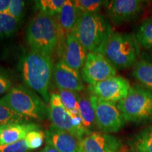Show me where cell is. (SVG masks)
<instances>
[{
    "mask_svg": "<svg viewBox=\"0 0 152 152\" xmlns=\"http://www.w3.org/2000/svg\"><path fill=\"white\" fill-rule=\"evenodd\" d=\"M106 14L114 24H121L133 20L144 8V1L140 0H112L106 4Z\"/></svg>",
    "mask_w": 152,
    "mask_h": 152,
    "instance_id": "30bf717a",
    "label": "cell"
},
{
    "mask_svg": "<svg viewBox=\"0 0 152 152\" xmlns=\"http://www.w3.org/2000/svg\"><path fill=\"white\" fill-rule=\"evenodd\" d=\"M61 48V60L69 67L80 71L84 65L87 52L74 35L73 32L66 33Z\"/></svg>",
    "mask_w": 152,
    "mask_h": 152,
    "instance_id": "4fadbf2b",
    "label": "cell"
},
{
    "mask_svg": "<svg viewBox=\"0 0 152 152\" xmlns=\"http://www.w3.org/2000/svg\"><path fill=\"white\" fill-rule=\"evenodd\" d=\"M24 7L25 1L23 0H11L10 5L5 13L19 23L23 16Z\"/></svg>",
    "mask_w": 152,
    "mask_h": 152,
    "instance_id": "83f0119b",
    "label": "cell"
},
{
    "mask_svg": "<svg viewBox=\"0 0 152 152\" xmlns=\"http://www.w3.org/2000/svg\"><path fill=\"white\" fill-rule=\"evenodd\" d=\"M140 48L135 35L113 32L104 44L100 54L115 69H125L135 65Z\"/></svg>",
    "mask_w": 152,
    "mask_h": 152,
    "instance_id": "277c9868",
    "label": "cell"
},
{
    "mask_svg": "<svg viewBox=\"0 0 152 152\" xmlns=\"http://www.w3.org/2000/svg\"><path fill=\"white\" fill-rule=\"evenodd\" d=\"M118 139L104 132H92L80 142L77 152H121Z\"/></svg>",
    "mask_w": 152,
    "mask_h": 152,
    "instance_id": "8fae6325",
    "label": "cell"
},
{
    "mask_svg": "<svg viewBox=\"0 0 152 152\" xmlns=\"http://www.w3.org/2000/svg\"><path fill=\"white\" fill-rule=\"evenodd\" d=\"M30 120L13 111L0 99V125L13 123H27Z\"/></svg>",
    "mask_w": 152,
    "mask_h": 152,
    "instance_id": "603a6c76",
    "label": "cell"
},
{
    "mask_svg": "<svg viewBox=\"0 0 152 152\" xmlns=\"http://www.w3.org/2000/svg\"><path fill=\"white\" fill-rule=\"evenodd\" d=\"M79 113L82 119L83 126L87 134L92 133L96 125L95 113L91 102L90 95L79 94Z\"/></svg>",
    "mask_w": 152,
    "mask_h": 152,
    "instance_id": "ac0fdd59",
    "label": "cell"
},
{
    "mask_svg": "<svg viewBox=\"0 0 152 152\" xmlns=\"http://www.w3.org/2000/svg\"><path fill=\"white\" fill-rule=\"evenodd\" d=\"M66 2V0H39L35 1V7L39 12L49 16H57Z\"/></svg>",
    "mask_w": 152,
    "mask_h": 152,
    "instance_id": "cb8c5ba5",
    "label": "cell"
},
{
    "mask_svg": "<svg viewBox=\"0 0 152 152\" xmlns=\"http://www.w3.org/2000/svg\"><path fill=\"white\" fill-rule=\"evenodd\" d=\"M130 87L128 80L115 75L95 85H89L88 90L90 94L115 104L126 97Z\"/></svg>",
    "mask_w": 152,
    "mask_h": 152,
    "instance_id": "9c48e42d",
    "label": "cell"
},
{
    "mask_svg": "<svg viewBox=\"0 0 152 152\" xmlns=\"http://www.w3.org/2000/svg\"><path fill=\"white\" fill-rule=\"evenodd\" d=\"M131 152H152V125L143 129L132 138Z\"/></svg>",
    "mask_w": 152,
    "mask_h": 152,
    "instance_id": "d6986e66",
    "label": "cell"
},
{
    "mask_svg": "<svg viewBox=\"0 0 152 152\" xmlns=\"http://www.w3.org/2000/svg\"><path fill=\"white\" fill-rule=\"evenodd\" d=\"M132 75L147 89L152 90V63L139 61L133 67Z\"/></svg>",
    "mask_w": 152,
    "mask_h": 152,
    "instance_id": "ffe728a7",
    "label": "cell"
},
{
    "mask_svg": "<svg viewBox=\"0 0 152 152\" xmlns=\"http://www.w3.org/2000/svg\"><path fill=\"white\" fill-rule=\"evenodd\" d=\"M73 33L87 53H101L113 30L100 14H81Z\"/></svg>",
    "mask_w": 152,
    "mask_h": 152,
    "instance_id": "7a4b0ae2",
    "label": "cell"
},
{
    "mask_svg": "<svg viewBox=\"0 0 152 152\" xmlns=\"http://www.w3.org/2000/svg\"><path fill=\"white\" fill-rule=\"evenodd\" d=\"M90 97L94 110L96 125L102 132H116L123 128L126 121L118 105L92 94H90Z\"/></svg>",
    "mask_w": 152,
    "mask_h": 152,
    "instance_id": "52a82bcc",
    "label": "cell"
},
{
    "mask_svg": "<svg viewBox=\"0 0 152 152\" xmlns=\"http://www.w3.org/2000/svg\"><path fill=\"white\" fill-rule=\"evenodd\" d=\"M126 122L142 123L152 119V91L137 86L130 87L126 97L118 103Z\"/></svg>",
    "mask_w": 152,
    "mask_h": 152,
    "instance_id": "8992f818",
    "label": "cell"
},
{
    "mask_svg": "<svg viewBox=\"0 0 152 152\" xmlns=\"http://www.w3.org/2000/svg\"><path fill=\"white\" fill-rule=\"evenodd\" d=\"M121 152H123V151H121Z\"/></svg>",
    "mask_w": 152,
    "mask_h": 152,
    "instance_id": "836d02e7",
    "label": "cell"
},
{
    "mask_svg": "<svg viewBox=\"0 0 152 152\" xmlns=\"http://www.w3.org/2000/svg\"><path fill=\"white\" fill-rule=\"evenodd\" d=\"M49 118L52 121V125L71 133L78 139L80 142L83 140V137L73 124L71 115L62 105L59 96L56 93H52L50 95Z\"/></svg>",
    "mask_w": 152,
    "mask_h": 152,
    "instance_id": "5bb4252c",
    "label": "cell"
},
{
    "mask_svg": "<svg viewBox=\"0 0 152 152\" xmlns=\"http://www.w3.org/2000/svg\"><path fill=\"white\" fill-rule=\"evenodd\" d=\"M0 99L13 111L30 119L42 120L49 116V106L37 94L23 86L12 87Z\"/></svg>",
    "mask_w": 152,
    "mask_h": 152,
    "instance_id": "5b68a950",
    "label": "cell"
},
{
    "mask_svg": "<svg viewBox=\"0 0 152 152\" xmlns=\"http://www.w3.org/2000/svg\"><path fill=\"white\" fill-rule=\"evenodd\" d=\"M11 0H0V13H5L10 5Z\"/></svg>",
    "mask_w": 152,
    "mask_h": 152,
    "instance_id": "4dcf8cb0",
    "label": "cell"
},
{
    "mask_svg": "<svg viewBox=\"0 0 152 152\" xmlns=\"http://www.w3.org/2000/svg\"><path fill=\"white\" fill-rule=\"evenodd\" d=\"M29 150L25 139L10 144L0 145V152H28Z\"/></svg>",
    "mask_w": 152,
    "mask_h": 152,
    "instance_id": "f1b7e54d",
    "label": "cell"
},
{
    "mask_svg": "<svg viewBox=\"0 0 152 152\" xmlns=\"http://www.w3.org/2000/svg\"><path fill=\"white\" fill-rule=\"evenodd\" d=\"M45 138V134L39 130L30 131L25 137L26 143L30 150H35L40 147Z\"/></svg>",
    "mask_w": 152,
    "mask_h": 152,
    "instance_id": "4316f807",
    "label": "cell"
},
{
    "mask_svg": "<svg viewBox=\"0 0 152 152\" xmlns=\"http://www.w3.org/2000/svg\"><path fill=\"white\" fill-rule=\"evenodd\" d=\"M80 15L81 13L76 8L73 1L66 0L56 19L61 35L73 31Z\"/></svg>",
    "mask_w": 152,
    "mask_h": 152,
    "instance_id": "e0dca14e",
    "label": "cell"
},
{
    "mask_svg": "<svg viewBox=\"0 0 152 152\" xmlns=\"http://www.w3.org/2000/svg\"><path fill=\"white\" fill-rule=\"evenodd\" d=\"M53 62L50 56L30 51L23 57L21 74L24 83L49 103V87L52 77Z\"/></svg>",
    "mask_w": 152,
    "mask_h": 152,
    "instance_id": "6da1fadb",
    "label": "cell"
},
{
    "mask_svg": "<svg viewBox=\"0 0 152 152\" xmlns=\"http://www.w3.org/2000/svg\"><path fill=\"white\" fill-rule=\"evenodd\" d=\"M62 105L70 115L79 113V94L76 92L58 90V94Z\"/></svg>",
    "mask_w": 152,
    "mask_h": 152,
    "instance_id": "44dd1931",
    "label": "cell"
},
{
    "mask_svg": "<svg viewBox=\"0 0 152 152\" xmlns=\"http://www.w3.org/2000/svg\"><path fill=\"white\" fill-rule=\"evenodd\" d=\"M135 36L140 46L147 49L152 48V16L140 25Z\"/></svg>",
    "mask_w": 152,
    "mask_h": 152,
    "instance_id": "7402d4cb",
    "label": "cell"
},
{
    "mask_svg": "<svg viewBox=\"0 0 152 152\" xmlns=\"http://www.w3.org/2000/svg\"><path fill=\"white\" fill-rule=\"evenodd\" d=\"M60 30L54 17L38 12L28 24L26 39L32 50L50 56L58 43Z\"/></svg>",
    "mask_w": 152,
    "mask_h": 152,
    "instance_id": "3957f363",
    "label": "cell"
},
{
    "mask_svg": "<svg viewBox=\"0 0 152 152\" xmlns=\"http://www.w3.org/2000/svg\"><path fill=\"white\" fill-rule=\"evenodd\" d=\"M39 128L34 123H13L0 125V145L10 144L25 139L30 131Z\"/></svg>",
    "mask_w": 152,
    "mask_h": 152,
    "instance_id": "2e32d148",
    "label": "cell"
},
{
    "mask_svg": "<svg viewBox=\"0 0 152 152\" xmlns=\"http://www.w3.org/2000/svg\"><path fill=\"white\" fill-rule=\"evenodd\" d=\"M47 144L52 146L60 152H77L80 141L75 136L54 125L45 132Z\"/></svg>",
    "mask_w": 152,
    "mask_h": 152,
    "instance_id": "9a60e30c",
    "label": "cell"
},
{
    "mask_svg": "<svg viewBox=\"0 0 152 152\" xmlns=\"http://www.w3.org/2000/svg\"><path fill=\"white\" fill-rule=\"evenodd\" d=\"M108 1L101 0H74L73 3L81 14H98Z\"/></svg>",
    "mask_w": 152,
    "mask_h": 152,
    "instance_id": "484cf974",
    "label": "cell"
},
{
    "mask_svg": "<svg viewBox=\"0 0 152 152\" xmlns=\"http://www.w3.org/2000/svg\"><path fill=\"white\" fill-rule=\"evenodd\" d=\"M12 88V81L5 72L0 70V94L8 92Z\"/></svg>",
    "mask_w": 152,
    "mask_h": 152,
    "instance_id": "f546056e",
    "label": "cell"
},
{
    "mask_svg": "<svg viewBox=\"0 0 152 152\" xmlns=\"http://www.w3.org/2000/svg\"><path fill=\"white\" fill-rule=\"evenodd\" d=\"M80 74L83 81L93 85L115 76L116 69L102 54L89 52Z\"/></svg>",
    "mask_w": 152,
    "mask_h": 152,
    "instance_id": "ba28073f",
    "label": "cell"
},
{
    "mask_svg": "<svg viewBox=\"0 0 152 152\" xmlns=\"http://www.w3.org/2000/svg\"><path fill=\"white\" fill-rule=\"evenodd\" d=\"M41 152H60L58 151L56 149H55L54 147H53L52 146L49 145V144H47V145L45 146L42 151Z\"/></svg>",
    "mask_w": 152,
    "mask_h": 152,
    "instance_id": "1f68e13d",
    "label": "cell"
},
{
    "mask_svg": "<svg viewBox=\"0 0 152 152\" xmlns=\"http://www.w3.org/2000/svg\"><path fill=\"white\" fill-rule=\"evenodd\" d=\"M52 78L58 90L78 92L85 89L80 72L69 67L61 60L58 61L54 66Z\"/></svg>",
    "mask_w": 152,
    "mask_h": 152,
    "instance_id": "7c38bea8",
    "label": "cell"
},
{
    "mask_svg": "<svg viewBox=\"0 0 152 152\" xmlns=\"http://www.w3.org/2000/svg\"><path fill=\"white\" fill-rule=\"evenodd\" d=\"M151 54H152V52H151Z\"/></svg>",
    "mask_w": 152,
    "mask_h": 152,
    "instance_id": "d6a6232c",
    "label": "cell"
},
{
    "mask_svg": "<svg viewBox=\"0 0 152 152\" xmlns=\"http://www.w3.org/2000/svg\"><path fill=\"white\" fill-rule=\"evenodd\" d=\"M19 23L7 13H0V38L9 37L16 33Z\"/></svg>",
    "mask_w": 152,
    "mask_h": 152,
    "instance_id": "d4e9b609",
    "label": "cell"
}]
</instances>
